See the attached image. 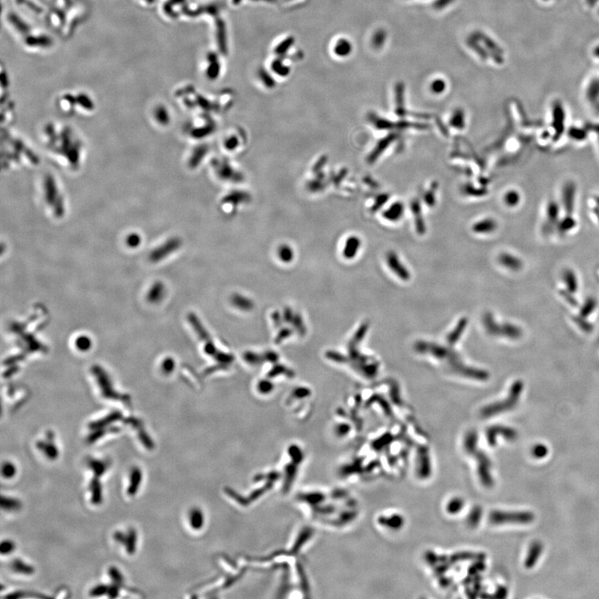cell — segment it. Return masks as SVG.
I'll return each mask as SVG.
<instances>
[{"mask_svg":"<svg viewBox=\"0 0 599 599\" xmlns=\"http://www.w3.org/2000/svg\"><path fill=\"white\" fill-rule=\"evenodd\" d=\"M109 591V586L105 584H99L96 587H94V589H91V591L89 593L91 597H100L104 596L105 594H108Z\"/></svg>","mask_w":599,"mask_h":599,"instance_id":"34","label":"cell"},{"mask_svg":"<svg viewBox=\"0 0 599 599\" xmlns=\"http://www.w3.org/2000/svg\"><path fill=\"white\" fill-rule=\"evenodd\" d=\"M15 549V545L11 540H4L0 545V552L3 555H8Z\"/></svg>","mask_w":599,"mask_h":599,"instance_id":"32","label":"cell"},{"mask_svg":"<svg viewBox=\"0 0 599 599\" xmlns=\"http://www.w3.org/2000/svg\"><path fill=\"white\" fill-rule=\"evenodd\" d=\"M291 256H292V254H291V252H290V249L287 248V247L281 250V252H280V258L282 259V261H285V262L290 261V259L291 258Z\"/></svg>","mask_w":599,"mask_h":599,"instance_id":"41","label":"cell"},{"mask_svg":"<svg viewBox=\"0 0 599 599\" xmlns=\"http://www.w3.org/2000/svg\"><path fill=\"white\" fill-rule=\"evenodd\" d=\"M535 514L531 512H513V513H497L492 516L494 523H514V524H529L534 521Z\"/></svg>","mask_w":599,"mask_h":599,"instance_id":"3","label":"cell"},{"mask_svg":"<svg viewBox=\"0 0 599 599\" xmlns=\"http://www.w3.org/2000/svg\"><path fill=\"white\" fill-rule=\"evenodd\" d=\"M498 261L503 268H507L508 270L519 271L523 267V262L521 260L514 255L508 254V253L501 254L500 257L498 258Z\"/></svg>","mask_w":599,"mask_h":599,"instance_id":"10","label":"cell"},{"mask_svg":"<svg viewBox=\"0 0 599 599\" xmlns=\"http://www.w3.org/2000/svg\"><path fill=\"white\" fill-rule=\"evenodd\" d=\"M94 431H94L93 433L90 434V435L88 436V438H87V442H88V443H95V442H97V441L99 440V438H102V437H104L106 434H108L107 433L108 431H106V430L104 428L97 429V430H94Z\"/></svg>","mask_w":599,"mask_h":599,"instance_id":"33","label":"cell"},{"mask_svg":"<svg viewBox=\"0 0 599 599\" xmlns=\"http://www.w3.org/2000/svg\"><path fill=\"white\" fill-rule=\"evenodd\" d=\"M272 69L275 74L281 77H285L290 73V68H288L287 65H285L281 59H275L273 61L272 63Z\"/></svg>","mask_w":599,"mask_h":599,"instance_id":"24","label":"cell"},{"mask_svg":"<svg viewBox=\"0 0 599 599\" xmlns=\"http://www.w3.org/2000/svg\"><path fill=\"white\" fill-rule=\"evenodd\" d=\"M109 574L111 579H112V583H114V584H117V585H119L121 587L123 585L124 578H123V576H122L121 572L118 570V568H116L114 566L110 567L109 569Z\"/></svg>","mask_w":599,"mask_h":599,"instance_id":"29","label":"cell"},{"mask_svg":"<svg viewBox=\"0 0 599 599\" xmlns=\"http://www.w3.org/2000/svg\"><path fill=\"white\" fill-rule=\"evenodd\" d=\"M443 88H444V86H443V83H442L441 81H439V82H436V83H434V85L432 86V89H433V91L436 92V93H440V92L443 91Z\"/></svg>","mask_w":599,"mask_h":599,"instance_id":"42","label":"cell"},{"mask_svg":"<svg viewBox=\"0 0 599 599\" xmlns=\"http://www.w3.org/2000/svg\"><path fill=\"white\" fill-rule=\"evenodd\" d=\"M564 124V116L560 109H558L553 116V127L555 129L556 134L560 137L563 134Z\"/></svg>","mask_w":599,"mask_h":599,"instance_id":"23","label":"cell"},{"mask_svg":"<svg viewBox=\"0 0 599 599\" xmlns=\"http://www.w3.org/2000/svg\"><path fill=\"white\" fill-rule=\"evenodd\" d=\"M293 40L291 39H285V41H283L281 44H279L277 49L275 50L276 53H277V54H284V53L286 52L290 49V46H291V44H293Z\"/></svg>","mask_w":599,"mask_h":599,"instance_id":"36","label":"cell"},{"mask_svg":"<svg viewBox=\"0 0 599 599\" xmlns=\"http://www.w3.org/2000/svg\"><path fill=\"white\" fill-rule=\"evenodd\" d=\"M99 478L92 479L89 488L91 491V503L94 505H99L103 502V489Z\"/></svg>","mask_w":599,"mask_h":599,"instance_id":"11","label":"cell"},{"mask_svg":"<svg viewBox=\"0 0 599 599\" xmlns=\"http://www.w3.org/2000/svg\"><path fill=\"white\" fill-rule=\"evenodd\" d=\"M351 50L350 44L349 42L346 41L345 39H340L336 43L335 46V54L338 56H346L349 54V53Z\"/></svg>","mask_w":599,"mask_h":599,"instance_id":"25","label":"cell"},{"mask_svg":"<svg viewBox=\"0 0 599 599\" xmlns=\"http://www.w3.org/2000/svg\"><path fill=\"white\" fill-rule=\"evenodd\" d=\"M563 280H565L566 284L570 291H575L577 290L578 280L573 271H566L565 272L563 273Z\"/></svg>","mask_w":599,"mask_h":599,"instance_id":"26","label":"cell"},{"mask_svg":"<svg viewBox=\"0 0 599 599\" xmlns=\"http://www.w3.org/2000/svg\"><path fill=\"white\" fill-rule=\"evenodd\" d=\"M25 595H26V594L24 593V592H15V593H13V594H8L5 598L6 599H19V598H23Z\"/></svg>","mask_w":599,"mask_h":599,"instance_id":"43","label":"cell"},{"mask_svg":"<svg viewBox=\"0 0 599 599\" xmlns=\"http://www.w3.org/2000/svg\"><path fill=\"white\" fill-rule=\"evenodd\" d=\"M387 264L389 269L403 280H408L410 278V272L400 262L395 252H389L386 256Z\"/></svg>","mask_w":599,"mask_h":599,"instance_id":"4","label":"cell"},{"mask_svg":"<svg viewBox=\"0 0 599 599\" xmlns=\"http://www.w3.org/2000/svg\"><path fill=\"white\" fill-rule=\"evenodd\" d=\"M569 135L571 136V138H573V139H576V140L578 141H580L582 140V139H584V138H585V136H586L585 135V133H584V132H583L581 129H579V128H574V127H573V128H571V129L569 130Z\"/></svg>","mask_w":599,"mask_h":599,"instance_id":"38","label":"cell"},{"mask_svg":"<svg viewBox=\"0 0 599 599\" xmlns=\"http://www.w3.org/2000/svg\"><path fill=\"white\" fill-rule=\"evenodd\" d=\"M0 504H1V508L7 511H17V510H19L22 507V503L17 498L5 497V496L1 497Z\"/></svg>","mask_w":599,"mask_h":599,"instance_id":"18","label":"cell"},{"mask_svg":"<svg viewBox=\"0 0 599 599\" xmlns=\"http://www.w3.org/2000/svg\"><path fill=\"white\" fill-rule=\"evenodd\" d=\"M575 226V220L571 217V215H568L565 218H563L561 220H559V222H558L557 227L562 232H567V231H570L572 229L574 228V226Z\"/></svg>","mask_w":599,"mask_h":599,"instance_id":"27","label":"cell"},{"mask_svg":"<svg viewBox=\"0 0 599 599\" xmlns=\"http://www.w3.org/2000/svg\"><path fill=\"white\" fill-rule=\"evenodd\" d=\"M543 549L544 545L541 542H535L530 546L524 563L527 568H533L535 565L542 554Z\"/></svg>","mask_w":599,"mask_h":599,"instance_id":"6","label":"cell"},{"mask_svg":"<svg viewBox=\"0 0 599 599\" xmlns=\"http://www.w3.org/2000/svg\"><path fill=\"white\" fill-rule=\"evenodd\" d=\"M143 480V473L138 467L132 469L130 474L129 486L127 488V494L129 496H135L138 493V489L140 487L141 483Z\"/></svg>","mask_w":599,"mask_h":599,"instance_id":"7","label":"cell"},{"mask_svg":"<svg viewBox=\"0 0 599 599\" xmlns=\"http://www.w3.org/2000/svg\"><path fill=\"white\" fill-rule=\"evenodd\" d=\"M576 186L573 182H568L563 187V205L568 215H572L575 204Z\"/></svg>","mask_w":599,"mask_h":599,"instance_id":"5","label":"cell"},{"mask_svg":"<svg viewBox=\"0 0 599 599\" xmlns=\"http://www.w3.org/2000/svg\"><path fill=\"white\" fill-rule=\"evenodd\" d=\"M220 71V65L218 61V57L214 54L209 56V65H208L207 74L211 79L218 78Z\"/></svg>","mask_w":599,"mask_h":599,"instance_id":"19","label":"cell"},{"mask_svg":"<svg viewBox=\"0 0 599 599\" xmlns=\"http://www.w3.org/2000/svg\"><path fill=\"white\" fill-rule=\"evenodd\" d=\"M559 222V207L555 202L548 203L547 208V223L545 224V231L551 227H555Z\"/></svg>","mask_w":599,"mask_h":599,"instance_id":"8","label":"cell"},{"mask_svg":"<svg viewBox=\"0 0 599 599\" xmlns=\"http://www.w3.org/2000/svg\"><path fill=\"white\" fill-rule=\"evenodd\" d=\"M137 541H138L137 531L135 529L131 528L127 531V539H126L124 545L126 551L129 555H133L135 553L136 548H137Z\"/></svg>","mask_w":599,"mask_h":599,"instance_id":"15","label":"cell"},{"mask_svg":"<svg viewBox=\"0 0 599 599\" xmlns=\"http://www.w3.org/2000/svg\"><path fill=\"white\" fill-rule=\"evenodd\" d=\"M450 123H451L453 127L458 128V129L464 128V120L463 112L459 110V111L454 112V114L453 115V117H451V120H450Z\"/></svg>","mask_w":599,"mask_h":599,"instance_id":"31","label":"cell"},{"mask_svg":"<svg viewBox=\"0 0 599 599\" xmlns=\"http://www.w3.org/2000/svg\"><path fill=\"white\" fill-rule=\"evenodd\" d=\"M547 448L544 445V444H537L534 447V449H532V454L537 458V459H542L544 457L546 456L547 454Z\"/></svg>","mask_w":599,"mask_h":599,"instance_id":"35","label":"cell"},{"mask_svg":"<svg viewBox=\"0 0 599 599\" xmlns=\"http://www.w3.org/2000/svg\"><path fill=\"white\" fill-rule=\"evenodd\" d=\"M88 467L94 472V477L101 478L108 470L106 462L99 459H91L88 460Z\"/></svg>","mask_w":599,"mask_h":599,"instance_id":"16","label":"cell"},{"mask_svg":"<svg viewBox=\"0 0 599 599\" xmlns=\"http://www.w3.org/2000/svg\"><path fill=\"white\" fill-rule=\"evenodd\" d=\"M78 348H80L81 350H88L90 346V340L88 338L81 337L78 340Z\"/></svg>","mask_w":599,"mask_h":599,"instance_id":"40","label":"cell"},{"mask_svg":"<svg viewBox=\"0 0 599 599\" xmlns=\"http://www.w3.org/2000/svg\"><path fill=\"white\" fill-rule=\"evenodd\" d=\"M523 388H524V384L521 381L515 382L514 384H512L508 399L502 402L495 403L491 406L485 408L484 410L485 415L488 416V415H495V414H498V412L510 410L512 408L514 407V405L519 402V399L523 391Z\"/></svg>","mask_w":599,"mask_h":599,"instance_id":"2","label":"cell"},{"mask_svg":"<svg viewBox=\"0 0 599 599\" xmlns=\"http://www.w3.org/2000/svg\"><path fill=\"white\" fill-rule=\"evenodd\" d=\"M121 416L122 415H121L119 412L112 413V414L109 415V416H107V417L104 418L103 420L95 421V422L90 424L89 425V428L93 430V431L97 430V429L104 428L105 426H109V425L112 424V422H114L116 420H119Z\"/></svg>","mask_w":599,"mask_h":599,"instance_id":"17","label":"cell"},{"mask_svg":"<svg viewBox=\"0 0 599 599\" xmlns=\"http://www.w3.org/2000/svg\"><path fill=\"white\" fill-rule=\"evenodd\" d=\"M483 323L485 329L490 335H500L511 339H517L522 335L521 329L517 327V326L508 323L498 324L495 322V320L493 319V316L490 313L485 315L483 318Z\"/></svg>","mask_w":599,"mask_h":599,"instance_id":"1","label":"cell"},{"mask_svg":"<svg viewBox=\"0 0 599 599\" xmlns=\"http://www.w3.org/2000/svg\"><path fill=\"white\" fill-rule=\"evenodd\" d=\"M120 589H121V586L114 584V583H112V584L109 586V591H108L107 595L110 599H116V598L119 596Z\"/></svg>","mask_w":599,"mask_h":599,"instance_id":"37","label":"cell"},{"mask_svg":"<svg viewBox=\"0 0 599 599\" xmlns=\"http://www.w3.org/2000/svg\"><path fill=\"white\" fill-rule=\"evenodd\" d=\"M520 194L515 190H510L506 192L504 197H503V202L505 203L506 205L509 208H514L516 206L519 205L520 203Z\"/></svg>","mask_w":599,"mask_h":599,"instance_id":"20","label":"cell"},{"mask_svg":"<svg viewBox=\"0 0 599 599\" xmlns=\"http://www.w3.org/2000/svg\"><path fill=\"white\" fill-rule=\"evenodd\" d=\"M467 326V320L462 319L459 324L457 325L456 328L454 329V331H452L449 335H448V342L454 344L459 340V337L463 334L464 329Z\"/></svg>","mask_w":599,"mask_h":599,"instance_id":"21","label":"cell"},{"mask_svg":"<svg viewBox=\"0 0 599 599\" xmlns=\"http://www.w3.org/2000/svg\"><path fill=\"white\" fill-rule=\"evenodd\" d=\"M498 227L496 220L492 218H486L482 220H479L473 226V230L476 233L489 234L493 232Z\"/></svg>","mask_w":599,"mask_h":599,"instance_id":"9","label":"cell"},{"mask_svg":"<svg viewBox=\"0 0 599 599\" xmlns=\"http://www.w3.org/2000/svg\"><path fill=\"white\" fill-rule=\"evenodd\" d=\"M596 202H597V203H598V205H599V197H598V198H597Z\"/></svg>","mask_w":599,"mask_h":599,"instance_id":"45","label":"cell"},{"mask_svg":"<svg viewBox=\"0 0 599 599\" xmlns=\"http://www.w3.org/2000/svg\"><path fill=\"white\" fill-rule=\"evenodd\" d=\"M113 538H114V540L116 542L124 545L125 542H126V539H127V534H124L122 531H116L114 533V535H113Z\"/></svg>","mask_w":599,"mask_h":599,"instance_id":"39","label":"cell"},{"mask_svg":"<svg viewBox=\"0 0 599 599\" xmlns=\"http://www.w3.org/2000/svg\"><path fill=\"white\" fill-rule=\"evenodd\" d=\"M10 567L13 572L19 573V574H23V575H32V574H34V571H35L33 566L24 563V561L21 560L19 558H16L14 560L12 561Z\"/></svg>","mask_w":599,"mask_h":599,"instance_id":"14","label":"cell"},{"mask_svg":"<svg viewBox=\"0 0 599 599\" xmlns=\"http://www.w3.org/2000/svg\"><path fill=\"white\" fill-rule=\"evenodd\" d=\"M262 73V74H261V77H262V79H263L262 81L264 82L265 84H267L268 86L272 85V81L268 80V79H272V78H270V76L268 75V73L262 72V73Z\"/></svg>","mask_w":599,"mask_h":599,"instance_id":"44","label":"cell"},{"mask_svg":"<svg viewBox=\"0 0 599 599\" xmlns=\"http://www.w3.org/2000/svg\"><path fill=\"white\" fill-rule=\"evenodd\" d=\"M1 471H2V476L4 479H7V480H9V479L14 477L16 475V473H17L15 465L13 463H11V462H4L3 465H2V470Z\"/></svg>","mask_w":599,"mask_h":599,"instance_id":"28","label":"cell"},{"mask_svg":"<svg viewBox=\"0 0 599 599\" xmlns=\"http://www.w3.org/2000/svg\"><path fill=\"white\" fill-rule=\"evenodd\" d=\"M404 210H405V208H404V205H403L402 203H395L394 204H392L389 207V209L384 212L383 216L388 220L397 221V220H399L400 218H402L403 214H404Z\"/></svg>","mask_w":599,"mask_h":599,"instance_id":"13","label":"cell"},{"mask_svg":"<svg viewBox=\"0 0 599 599\" xmlns=\"http://www.w3.org/2000/svg\"><path fill=\"white\" fill-rule=\"evenodd\" d=\"M138 437L140 439L141 443H143V446L145 447V449L148 450H153L155 448L154 442L152 440L150 436H148V434L146 433L143 430H140L138 432Z\"/></svg>","mask_w":599,"mask_h":599,"instance_id":"30","label":"cell"},{"mask_svg":"<svg viewBox=\"0 0 599 599\" xmlns=\"http://www.w3.org/2000/svg\"><path fill=\"white\" fill-rule=\"evenodd\" d=\"M43 452L45 454V456L47 457L48 459H50V460L57 459L58 458V455H59V452H58V449L56 446V444L54 443V441L49 440V439L46 441V444H45V447H44Z\"/></svg>","mask_w":599,"mask_h":599,"instance_id":"22","label":"cell"},{"mask_svg":"<svg viewBox=\"0 0 599 599\" xmlns=\"http://www.w3.org/2000/svg\"><path fill=\"white\" fill-rule=\"evenodd\" d=\"M360 247H361V240L357 236H350L347 239V241L345 242L343 254L347 259L353 258V257H356Z\"/></svg>","mask_w":599,"mask_h":599,"instance_id":"12","label":"cell"}]
</instances>
